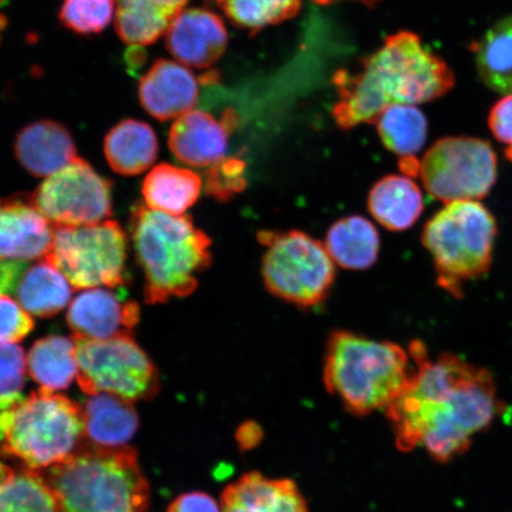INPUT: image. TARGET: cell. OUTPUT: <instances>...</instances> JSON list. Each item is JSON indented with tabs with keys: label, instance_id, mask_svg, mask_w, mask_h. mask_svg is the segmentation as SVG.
Wrapping results in <instances>:
<instances>
[{
	"label": "cell",
	"instance_id": "cell-1",
	"mask_svg": "<svg viewBox=\"0 0 512 512\" xmlns=\"http://www.w3.org/2000/svg\"><path fill=\"white\" fill-rule=\"evenodd\" d=\"M409 354L415 373L386 411L396 446L402 452L424 446L437 462H451L501 412L495 381L488 370L452 354L431 361L421 342H413Z\"/></svg>",
	"mask_w": 512,
	"mask_h": 512
},
{
	"label": "cell",
	"instance_id": "cell-2",
	"mask_svg": "<svg viewBox=\"0 0 512 512\" xmlns=\"http://www.w3.org/2000/svg\"><path fill=\"white\" fill-rule=\"evenodd\" d=\"M334 83L338 101L332 114L339 127L351 130L376 124L390 106H414L441 98L456 85V76L418 35L400 31L362 61L360 72L339 70Z\"/></svg>",
	"mask_w": 512,
	"mask_h": 512
},
{
	"label": "cell",
	"instance_id": "cell-3",
	"mask_svg": "<svg viewBox=\"0 0 512 512\" xmlns=\"http://www.w3.org/2000/svg\"><path fill=\"white\" fill-rule=\"evenodd\" d=\"M131 238L144 272L146 304L168 303L194 292L211 262V241L189 216H172L138 204Z\"/></svg>",
	"mask_w": 512,
	"mask_h": 512
},
{
	"label": "cell",
	"instance_id": "cell-4",
	"mask_svg": "<svg viewBox=\"0 0 512 512\" xmlns=\"http://www.w3.org/2000/svg\"><path fill=\"white\" fill-rule=\"evenodd\" d=\"M411 360L399 344L335 331L324 356L325 388L351 414L386 412L412 380Z\"/></svg>",
	"mask_w": 512,
	"mask_h": 512
},
{
	"label": "cell",
	"instance_id": "cell-5",
	"mask_svg": "<svg viewBox=\"0 0 512 512\" xmlns=\"http://www.w3.org/2000/svg\"><path fill=\"white\" fill-rule=\"evenodd\" d=\"M40 473L61 512H144L149 504V483L132 447L83 444Z\"/></svg>",
	"mask_w": 512,
	"mask_h": 512
},
{
	"label": "cell",
	"instance_id": "cell-6",
	"mask_svg": "<svg viewBox=\"0 0 512 512\" xmlns=\"http://www.w3.org/2000/svg\"><path fill=\"white\" fill-rule=\"evenodd\" d=\"M497 234L495 217L482 203L446 204L427 222L422 242L432 255L438 283L459 297L466 281L489 271Z\"/></svg>",
	"mask_w": 512,
	"mask_h": 512
},
{
	"label": "cell",
	"instance_id": "cell-7",
	"mask_svg": "<svg viewBox=\"0 0 512 512\" xmlns=\"http://www.w3.org/2000/svg\"><path fill=\"white\" fill-rule=\"evenodd\" d=\"M85 438L82 407L40 388L19 405L0 453L24 469L42 472L72 457Z\"/></svg>",
	"mask_w": 512,
	"mask_h": 512
},
{
	"label": "cell",
	"instance_id": "cell-8",
	"mask_svg": "<svg viewBox=\"0 0 512 512\" xmlns=\"http://www.w3.org/2000/svg\"><path fill=\"white\" fill-rule=\"evenodd\" d=\"M262 278L268 291L285 302L311 307L324 302L335 283L336 268L323 243L299 230L264 232Z\"/></svg>",
	"mask_w": 512,
	"mask_h": 512
},
{
	"label": "cell",
	"instance_id": "cell-9",
	"mask_svg": "<svg viewBox=\"0 0 512 512\" xmlns=\"http://www.w3.org/2000/svg\"><path fill=\"white\" fill-rule=\"evenodd\" d=\"M126 234L117 221L82 227H57L53 247L44 258L74 290L125 285Z\"/></svg>",
	"mask_w": 512,
	"mask_h": 512
},
{
	"label": "cell",
	"instance_id": "cell-10",
	"mask_svg": "<svg viewBox=\"0 0 512 512\" xmlns=\"http://www.w3.org/2000/svg\"><path fill=\"white\" fill-rule=\"evenodd\" d=\"M73 337L78 347V382L87 395L106 393L136 402L158 393L155 364L131 334L104 341Z\"/></svg>",
	"mask_w": 512,
	"mask_h": 512
},
{
	"label": "cell",
	"instance_id": "cell-11",
	"mask_svg": "<svg viewBox=\"0 0 512 512\" xmlns=\"http://www.w3.org/2000/svg\"><path fill=\"white\" fill-rule=\"evenodd\" d=\"M420 176L432 197L446 204L482 200L497 179V156L486 140H438L420 162Z\"/></svg>",
	"mask_w": 512,
	"mask_h": 512
},
{
	"label": "cell",
	"instance_id": "cell-12",
	"mask_svg": "<svg viewBox=\"0 0 512 512\" xmlns=\"http://www.w3.org/2000/svg\"><path fill=\"white\" fill-rule=\"evenodd\" d=\"M112 184L86 160L76 158L47 177L31 196V203L57 227H82L112 216Z\"/></svg>",
	"mask_w": 512,
	"mask_h": 512
},
{
	"label": "cell",
	"instance_id": "cell-13",
	"mask_svg": "<svg viewBox=\"0 0 512 512\" xmlns=\"http://www.w3.org/2000/svg\"><path fill=\"white\" fill-rule=\"evenodd\" d=\"M165 44L183 66L208 69L226 53L228 32L214 12L184 9L166 31Z\"/></svg>",
	"mask_w": 512,
	"mask_h": 512
},
{
	"label": "cell",
	"instance_id": "cell-14",
	"mask_svg": "<svg viewBox=\"0 0 512 512\" xmlns=\"http://www.w3.org/2000/svg\"><path fill=\"white\" fill-rule=\"evenodd\" d=\"M139 305L106 288H88L69 306L67 323L74 336L104 341L131 334L139 322Z\"/></svg>",
	"mask_w": 512,
	"mask_h": 512
},
{
	"label": "cell",
	"instance_id": "cell-15",
	"mask_svg": "<svg viewBox=\"0 0 512 512\" xmlns=\"http://www.w3.org/2000/svg\"><path fill=\"white\" fill-rule=\"evenodd\" d=\"M236 123V115L230 111L221 120L207 112L191 111L172 125L170 150L184 164L195 168L213 166L224 159Z\"/></svg>",
	"mask_w": 512,
	"mask_h": 512
},
{
	"label": "cell",
	"instance_id": "cell-16",
	"mask_svg": "<svg viewBox=\"0 0 512 512\" xmlns=\"http://www.w3.org/2000/svg\"><path fill=\"white\" fill-rule=\"evenodd\" d=\"M140 104L153 118L174 120L194 111L200 83L182 63L158 59L140 79Z\"/></svg>",
	"mask_w": 512,
	"mask_h": 512
},
{
	"label": "cell",
	"instance_id": "cell-17",
	"mask_svg": "<svg viewBox=\"0 0 512 512\" xmlns=\"http://www.w3.org/2000/svg\"><path fill=\"white\" fill-rule=\"evenodd\" d=\"M55 229L31 201L0 197V260L46 258Z\"/></svg>",
	"mask_w": 512,
	"mask_h": 512
},
{
	"label": "cell",
	"instance_id": "cell-18",
	"mask_svg": "<svg viewBox=\"0 0 512 512\" xmlns=\"http://www.w3.org/2000/svg\"><path fill=\"white\" fill-rule=\"evenodd\" d=\"M221 512H310L298 485L248 472L224 489Z\"/></svg>",
	"mask_w": 512,
	"mask_h": 512
},
{
	"label": "cell",
	"instance_id": "cell-19",
	"mask_svg": "<svg viewBox=\"0 0 512 512\" xmlns=\"http://www.w3.org/2000/svg\"><path fill=\"white\" fill-rule=\"evenodd\" d=\"M15 155L23 168L36 177L54 175L79 158L72 134L51 120L22 128L17 134Z\"/></svg>",
	"mask_w": 512,
	"mask_h": 512
},
{
	"label": "cell",
	"instance_id": "cell-20",
	"mask_svg": "<svg viewBox=\"0 0 512 512\" xmlns=\"http://www.w3.org/2000/svg\"><path fill=\"white\" fill-rule=\"evenodd\" d=\"M187 3L188 0H115V30L128 46H150L166 34Z\"/></svg>",
	"mask_w": 512,
	"mask_h": 512
},
{
	"label": "cell",
	"instance_id": "cell-21",
	"mask_svg": "<svg viewBox=\"0 0 512 512\" xmlns=\"http://www.w3.org/2000/svg\"><path fill=\"white\" fill-rule=\"evenodd\" d=\"M104 150L113 171L123 176H137L155 164L159 146L150 125L126 119L107 133Z\"/></svg>",
	"mask_w": 512,
	"mask_h": 512
},
{
	"label": "cell",
	"instance_id": "cell-22",
	"mask_svg": "<svg viewBox=\"0 0 512 512\" xmlns=\"http://www.w3.org/2000/svg\"><path fill=\"white\" fill-rule=\"evenodd\" d=\"M82 413L86 438L102 447L124 446L139 427L132 402L111 394L89 395Z\"/></svg>",
	"mask_w": 512,
	"mask_h": 512
},
{
	"label": "cell",
	"instance_id": "cell-23",
	"mask_svg": "<svg viewBox=\"0 0 512 512\" xmlns=\"http://www.w3.org/2000/svg\"><path fill=\"white\" fill-rule=\"evenodd\" d=\"M368 206L371 215L383 227L401 232L419 220L424 210V197L411 177L390 175L371 189Z\"/></svg>",
	"mask_w": 512,
	"mask_h": 512
},
{
	"label": "cell",
	"instance_id": "cell-24",
	"mask_svg": "<svg viewBox=\"0 0 512 512\" xmlns=\"http://www.w3.org/2000/svg\"><path fill=\"white\" fill-rule=\"evenodd\" d=\"M325 248L335 264L352 271L368 270L380 252V235L366 217L348 216L332 224Z\"/></svg>",
	"mask_w": 512,
	"mask_h": 512
},
{
	"label": "cell",
	"instance_id": "cell-25",
	"mask_svg": "<svg viewBox=\"0 0 512 512\" xmlns=\"http://www.w3.org/2000/svg\"><path fill=\"white\" fill-rule=\"evenodd\" d=\"M74 288L47 260L27 268L19 278L15 297L30 316H56L70 304Z\"/></svg>",
	"mask_w": 512,
	"mask_h": 512
},
{
	"label": "cell",
	"instance_id": "cell-26",
	"mask_svg": "<svg viewBox=\"0 0 512 512\" xmlns=\"http://www.w3.org/2000/svg\"><path fill=\"white\" fill-rule=\"evenodd\" d=\"M201 189L202 179L196 172L164 163L146 176L143 196L150 209L182 216L197 202Z\"/></svg>",
	"mask_w": 512,
	"mask_h": 512
},
{
	"label": "cell",
	"instance_id": "cell-27",
	"mask_svg": "<svg viewBox=\"0 0 512 512\" xmlns=\"http://www.w3.org/2000/svg\"><path fill=\"white\" fill-rule=\"evenodd\" d=\"M27 364L31 379L42 389L50 392L67 389L79 374L75 338L49 336L40 339L32 345Z\"/></svg>",
	"mask_w": 512,
	"mask_h": 512
},
{
	"label": "cell",
	"instance_id": "cell-28",
	"mask_svg": "<svg viewBox=\"0 0 512 512\" xmlns=\"http://www.w3.org/2000/svg\"><path fill=\"white\" fill-rule=\"evenodd\" d=\"M475 57L484 85L499 94H512V15L485 32L476 43Z\"/></svg>",
	"mask_w": 512,
	"mask_h": 512
},
{
	"label": "cell",
	"instance_id": "cell-29",
	"mask_svg": "<svg viewBox=\"0 0 512 512\" xmlns=\"http://www.w3.org/2000/svg\"><path fill=\"white\" fill-rule=\"evenodd\" d=\"M376 124L383 145L402 159L415 157L426 143L427 119L413 105L388 107Z\"/></svg>",
	"mask_w": 512,
	"mask_h": 512
},
{
	"label": "cell",
	"instance_id": "cell-30",
	"mask_svg": "<svg viewBox=\"0 0 512 512\" xmlns=\"http://www.w3.org/2000/svg\"><path fill=\"white\" fill-rule=\"evenodd\" d=\"M0 512H61L53 490L40 472H15L0 486Z\"/></svg>",
	"mask_w": 512,
	"mask_h": 512
},
{
	"label": "cell",
	"instance_id": "cell-31",
	"mask_svg": "<svg viewBox=\"0 0 512 512\" xmlns=\"http://www.w3.org/2000/svg\"><path fill=\"white\" fill-rule=\"evenodd\" d=\"M224 14L241 29L259 31L298 15L302 0H221Z\"/></svg>",
	"mask_w": 512,
	"mask_h": 512
},
{
	"label": "cell",
	"instance_id": "cell-32",
	"mask_svg": "<svg viewBox=\"0 0 512 512\" xmlns=\"http://www.w3.org/2000/svg\"><path fill=\"white\" fill-rule=\"evenodd\" d=\"M19 277L21 268L15 262L0 260V342L17 343L35 328L34 319L10 297Z\"/></svg>",
	"mask_w": 512,
	"mask_h": 512
},
{
	"label": "cell",
	"instance_id": "cell-33",
	"mask_svg": "<svg viewBox=\"0 0 512 512\" xmlns=\"http://www.w3.org/2000/svg\"><path fill=\"white\" fill-rule=\"evenodd\" d=\"M114 17L115 0H63L59 12L63 27L78 35L100 34Z\"/></svg>",
	"mask_w": 512,
	"mask_h": 512
},
{
	"label": "cell",
	"instance_id": "cell-34",
	"mask_svg": "<svg viewBox=\"0 0 512 512\" xmlns=\"http://www.w3.org/2000/svg\"><path fill=\"white\" fill-rule=\"evenodd\" d=\"M27 357L17 343L0 342V395L19 393L27 373Z\"/></svg>",
	"mask_w": 512,
	"mask_h": 512
},
{
	"label": "cell",
	"instance_id": "cell-35",
	"mask_svg": "<svg viewBox=\"0 0 512 512\" xmlns=\"http://www.w3.org/2000/svg\"><path fill=\"white\" fill-rule=\"evenodd\" d=\"M243 168H245V165L238 159H222L219 163L210 166L207 179L209 194L219 198V200H226V198L245 188Z\"/></svg>",
	"mask_w": 512,
	"mask_h": 512
},
{
	"label": "cell",
	"instance_id": "cell-36",
	"mask_svg": "<svg viewBox=\"0 0 512 512\" xmlns=\"http://www.w3.org/2000/svg\"><path fill=\"white\" fill-rule=\"evenodd\" d=\"M488 123L498 142L509 146L507 156L512 160V94L503 96L492 106Z\"/></svg>",
	"mask_w": 512,
	"mask_h": 512
},
{
	"label": "cell",
	"instance_id": "cell-37",
	"mask_svg": "<svg viewBox=\"0 0 512 512\" xmlns=\"http://www.w3.org/2000/svg\"><path fill=\"white\" fill-rule=\"evenodd\" d=\"M168 512H221V504L204 492H188L177 497Z\"/></svg>",
	"mask_w": 512,
	"mask_h": 512
},
{
	"label": "cell",
	"instance_id": "cell-38",
	"mask_svg": "<svg viewBox=\"0 0 512 512\" xmlns=\"http://www.w3.org/2000/svg\"><path fill=\"white\" fill-rule=\"evenodd\" d=\"M21 393L0 395V441L8 434L19 405L23 402Z\"/></svg>",
	"mask_w": 512,
	"mask_h": 512
},
{
	"label": "cell",
	"instance_id": "cell-39",
	"mask_svg": "<svg viewBox=\"0 0 512 512\" xmlns=\"http://www.w3.org/2000/svg\"><path fill=\"white\" fill-rule=\"evenodd\" d=\"M238 444L243 450H249L259 444L262 439L261 428L255 422H246L239 427L238 434H236Z\"/></svg>",
	"mask_w": 512,
	"mask_h": 512
},
{
	"label": "cell",
	"instance_id": "cell-40",
	"mask_svg": "<svg viewBox=\"0 0 512 512\" xmlns=\"http://www.w3.org/2000/svg\"><path fill=\"white\" fill-rule=\"evenodd\" d=\"M146 60V55L143 47L131 46V49L127 51L126 62L128 67L133 69V73H136L140 66H143Z\"/></svg>",
	"mask_w": 512,
	"mask_h": 512
},
{
	"label": "cell",
	"instance_id": "cell-41",
	"mask_svg": "<svg viewBox=\"0 0 512 512\" xmlns=\"http://www.w3.org/2000/svg\"><path fill=\"white\" fill-rule=\"evenodd\" d=\"M15 475V472L9 466L0 464V486L4 485L8 480Z\"/></svg>",
	"mask_w": 512,
	"mask_h": 512
},
{
	"label": "cell",
	"instance_id": "cell-42",
	"mask_svg": "<svg viewBox=\"0 0 512 512\" xmlns=\"http://www.w3.org/2000/svg\"><path fill=\"white\" fill-rule=\"evenodd\" d=\"M6 0H0V9H2V6ZM6 24H8V19H6L5 15L2 11H0V38H2V32L6 28Z\"/></svg>",
	"mask_w": 512,
	"mask_h": 512
},
{
	"label": "cell",
	"instance_id": "cell-43",
	"mask_svg": "<svg viewBox=\"0 0 512 512\" xmlns=\"http://www.w3.org/2000/svg\"><path fill=\"white\" fill-rule=\"evenodd\" d=\"M219 2H221V0H219Z\"/></svg>",
	"mask_w": 512,
	"mask_h": 512
}]
</instances>
